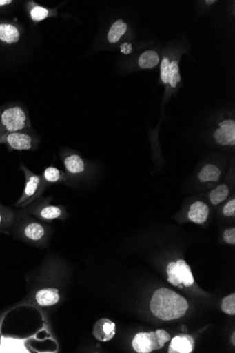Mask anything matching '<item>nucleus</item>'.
I'll list each match as a JSON object with an SVG mask.
<instances>
[{"label": "nucleus", "instance_id": "obj_1", "mask_svg": "<svg viewBox=\"0 0 235 353\" xmlns=\"http://www.w3.org/2000/svg\"><path fill=\"white\" fill-rule=\"evenodd\" d=\"M10 234L28 245L45 248L49 244L52 229L45 222L33 217L22 209L16 212Z\"/></svg>", "mask_w": 235, "mask_h": 353}, {"label": "nucleus", "instance_id": "obj_2", "mask_svg": "<svg viewBox=\"0 0 235 353\" xmlns=\"http://www.w3.org/2000/svg\"><path fill=\"white\" fill-rule=\"evenodd\" d=\"M188 308L189 304L185 298L164 288L156 291L150 302L152 314L163 321L181 318Z\"/></svg>", "mask_w": 235, "mask_h": 353}, {"label": "nucleus", "instance_id": "obj_3", "mask_svg": "<svg viewBox=\"0 0 235 353\" xmlns=\"http://www.w3.org/2000/svg\"><path fill=\"white\" fill-rule=\"evenodd\" d=\"M31 128L29 113L23 105L12 103L0 107V136Z\"/></svg>", "mask_w": 235, "mask_h": 353}, {"label": "nucleus", "instance_id": "obj_4", "mask_svg": "<svg viewBox=\"0 0 235 353\" xmlns=\"http://www.w3.org/2000/svg\"><path fill=\"white\" fill-rule=\"evenodd\" d=\"M20 170L25 175V186L20 199L14 204L18 208H25L42 197L48 186L44 183L42 175L30 171L23 164Z\"/></svg>", "mask_w": 235, "mask_h": 353}, {"label": "nucleus", "instance_id": "obj_5", "mask_svg": "<svg viewBox=\"0 0 235 353\" xmlns=\"http://www.w3.org/2000/svg\"><path fill=\"white\" fill-rule=\"evenodd\" d=\"M52 197H41L23 210L29 214L35 216L38 219L52 223L55 220L64 221L69 218V214L65 208L62 205H54L50 203Z\"/></svg>", "mask_w": 235, "mask_h": 353}, {"label": "nucleus", "instance_id": "obj_6", "mask_svg": "<svg viewBox=\"0 0 235 353\" xmlns=\"http://www.w3.org/2000/svg\"><path fill=\"white\" fill-rule=\"evenodd\" d=\"M40 138L37 133L29 130L0 136V144H5L8 150L30 151L37 149Z\"/></svg>", "mask_w": 235, "mask_h": 353}, {"label": "nucleus", "instance_id": "obj_7", "mask_svg": "<svg viewBox=\"0 0 235 353\" xmlns=\"http://www.w3.org/2000/svg\"><path fill=\"white\" fill-rule=\"evenodd\" d=\"M171 340V336L163 330H157L149 333H139L132 340L133 349L138 353H150L161 349L167 342Z\"/></svg>", "mask_w": 235, "mask_h": 353}, {"label": "nucleus", "instance_id": "obj_8", "mask_svg": "<svg viewBox=\"0 0 235 353\" xmlns=\"http://www.w3.org/2000/svg\"><path fill=\"white\" fill-rule=\"evenodd\" d=\"M167 281L175 286L190 287L194 283V279L190 267L184 260L177 263L172 262L167 268Z\"/></svg>", "mask_w": 235, "mask_h": 353}, {"label": "nucleus", "instance_id": "obj_9", "mask_svg": "<svg viewBox=\"0 0 235 353\" xmlns=\"http://www.w3.org/2000/svg\"><path fill=\"white\" fill-rule=\"evenodd\" d=\"M61 157L65 172L70 179H79L86 174L87 166L79 154L66 152L61 153Z\"/></svg>", "mask_w": 235, "mask_h": 353}, {"label": "nucleus", "instance_id": "obj_10", "mask_svg": "<svg viewBox=\"0 0 235 353\" xmlns=\"http://www.w3.org/2000/svg\"><path fill=\"white\" fill-rule=\"evenodd\" d=\"M61 296L59 290L55 288L47 287L40 288L31 296L29 303L40 307H52L59 303Z\"/></svg>", "mask_w": 235, "mask_h": 353}, {"label": "nucleus", "instance_id": "obj_11", "mask_svg": "<svg viewBox=\"0 0 235 353\" xmlns=\"http://www.w3.org/2000/svg\"><path fill=\"white\" fill-rule=\"evenodd\" d=\"M161 78L163 83L176 88L181 81L178 61H171L169 58L164 57L161 64Z\"/></svg>", "mask_w": 235, "mask_h": 353}, {"label": "nucleus", "instance_id": "obj_12", "mask_svg": "<svg viewBox=\"0 0 235 353\" xmlns=\"http://www.w3.org/2000/svg\"><path fill=\"white\" fill-rule=\"evenodd\" d=\"M214 139L222 146L235 145V122L225 120L221 122L214 133Z\"/></svg>", "mask_w": 235, "mask_h": 353}, {"label": "nucleus", "instance_id": "obj_13", "mask_svg": "<svg viewBox=\"0 0 235 353\" xmlns=\"http://www.w3.org/2000/svg\"><path fill=\"white\" fill-rule=\"evenodd\" d=\"M92 333L94 337L99 341H110L116 335V325L108 318L100 319L94 324Z\"/></svg>", "mask_w": 235, "mask_h": 353}, {"label": "nucleus", "instance_id": "obj_14", "mask_svg": "<svg viewBox=\"0 0 235 353\" xmlns=\"http://www.w3.org/2000/svg\"><path fill=\"white\" fill-rule=\"evenodd\" d=\"M193 337L187 334H180L174 338L169 347L170 353H190L194 350Z\"/></svg>", "mask_w": 235, "mask_h": 353}, {"label": "nucleus", "instance_id": "obj_15", "mask_svg": "<svg viewBox=\"0 0 235 353\" xmlns=\"http://www.w3.org/2000/svg\"><path fill=\"white\" fill-rule=\"evenodd\" d=\"M21 39V31L14 24L0 23V41L7 45L17 43Z\"/></svg>", "mask_w": 235, "mask_h": 353}, {"label": "nucleus", "instance_id": "obj_16", "mask_svg": "<svg viewBox=\"0 0 235 353\" xmlns=\"http://www.w3.org/2000/svg\"><path fill=\"white\" fill-rule=\"evenodd\" d=\"M41 175L48 188L54 184L70 183L71 181V179L65 172L53 166L45 168Z\"/></svg>", "mask_w": 235, "mask_h": 353}, {"label": "nucleus", "instance_id": "obj_17", "mask_svg": "<svg viewBox=\"0 0 235 353\" xmlns=\"http://www.w3.org/2000/svg\"><path fill=\"white\" fill-rule=\"evenodd\" d=\"M209 214L208 205L203 202L196 201L190 206L188 218L195 223L203 224L207 220Z\"/></svg>", "mask_w": 235, "mask_h": 353}, {"label": "nucleus", "instance_id": "obj_18", "mask_svg": "<svg viewBox=\"0 0 235 353\" xmlns=\"http://www.w3.org/2000/svg\"><path fill=\"white\" fill-rule=\"evenodd\" d=\"M17 210L0 204V233L10 235Z\"/></svg>", "mask_w": 235, "mask_h": 353}, {"label": "nucleus", "instance_id": "obj_19", "mask_svg": "<svg viewBox=\"0 0 235 353\" xmlns=\"http://www.w3.org/2000/svg\"><path fill=\"white\" fill-rule=\"evenodd\" d=\"M221 176V170L216 165L210 164L206 165L200 171L198 175L201 183L217 182Z\"/></svg>", "mask_w": 235, "mask_h": 353}, {"label": "nucleus", "instance_id": "obj_20", "mask_svg": "<svg viewBox=\"0 0 235 353\" xmlns=\"http://www.w3.org/2000/svg\"><path fill=\"white\" fill-rule=\"evenodd\" d=\"M127 30V24L121 19L117 20L112 26L108 36L110 43L119 42L121 38L125 34Z\"/></svg>", "mask_w": 235, "mask_h": 353}, {"label": "nucleus", "instance_id": "obj_21", "mask_svg": "<svg viewBox=\"0 0 235 353\" xmlns=\"http://www.w3.org/2000/svg\"><path fill=\"white\" fill-rule=\"evenodd\" d=\"M229 194L227 185L221 184L212 190L210 194V199L212 205H218L225 201Z\"/></svg>", "mask_w": 235, "mask_h": 353}, {"label": "nucleus", "instance_id": "obj_22", "mask_svg": "<svg viewBox=\"0 0 235 353\" xmlns=\"http://www.w3.org/2000/svg\"><path fill=\"white\" fill-rule=\"evenodd\" d=\"M159 57L158 54L152 50L144 52L139 59V66L143 69H152L158 65Z\"/></svg>", "mask_w": 235, "mask_h": 353}, {"label": "nucleus", "instance_id": "obj_23", "mask_svg": "<svg viewBox=\"0 0 235 353\" xmlns=\"http://www.w3.org/2000/svg\"><path fill=\"white\" fill-rule=\"evenodd\" d=\"M29 13L31 19L37 22L41 21L50 16V10L39 6H32Z\"/></svg>", "mask_w": 235, "mask_h": 353}, {"label": "nucleus", "instance_id": "obj_24", "mask_svg": "<svg viewBox=\"0 0 235 353\" xmlns=\"http://www.w3.org/2000/svg\"><path fill=\"white\" fill-rule=\"evenodd\" d=\"M221 308L224 313L228 315L235 314V294L224 298L222 301Z\"/></svg>", "mask_w": 235, "mask_h": 353}, {"label": "nucleus", "instance_id": "obj_25", "mask_svg": "<svg viewBox=\"0 0 235 353\" xmlns=\"http://www.w3.org/2000/svg\"><path fill=\"white\" fill-rule=\"evenodd\" d=\"M223 214L226 216H233L235 214V200L227 202L223 210Z\"/></svg>", "mask_w": 235, "mask_h": 353}, {"label": "nucleus", "instance_id": "obj_26", "mask_svg": "<svg viewBox=\"0 0 235 353\" xmlns=\"http://www.w3.org/2000/svg\"><path fill=\"white\" fill-rule=\"evenodd\" d=\"M224 241L230 245L235 244V229L231 228L225 231L223 234Z\"/></svg>", "mask_w": 235, "mask_h": 353}, {"label": "nucleus", "instance_id": "obj_27", "mask_svg": "<svg viewBox=\"0 0 235 353\" xmlns=\"http://www.w3.org/2000/svg\"><path fill=\"white\" fill-rule=\"evenodd\" d=\"M121 52L125 54H129L132 51V46L130 43H123L121 46Z\"/></svg>", "mask_w": 235, "mask_h": 353}, {"label": "nucleus", "instance_id": "obj_28", "mask_svg": "<svg viewBox=\"0 0 235 353\" xmlns=\"http://www.w3.org/2000/svg\"><path fill=\"white\" fill-rule=\"evenodd\" d=\"M13 3L12 0H0V8L8 7Z\"/></svg>", "mask_w": 235, "mask_h": 353}, {"label": "nucleus", "instance_id": "obj_29", "mask_svg": "<svg viewBox=\"0 0 235 353\" xmlns=\"http://www.w3.org/2000/svg\"><path fill=\"white\" fill-rule=\"evenodd\" d=\"M231 343L233 345H235V332H233L232 335L231 336Z\"/></svg>", "mask_w": 235, "mask_h": 353}, {"label": "nucleus", "instance_id": "obj_30", "mask_svg": "<svg viewBox=\"0 0 235 353\" xmlns=\"http://www.w3.org/2000/svg\"><path fill=\"white\" fill-rule=\"evenodd\" d=\"M214 3H215V1H207V4H213Z\"/></svg>", "mask_w": 235, "mask_h": 353}]
</instances>
